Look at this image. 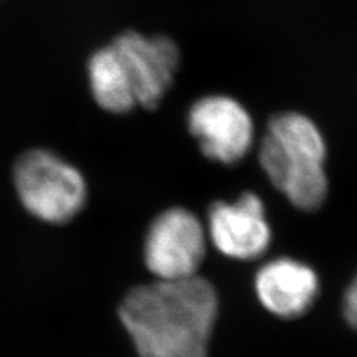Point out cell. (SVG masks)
Listing matches in <instances>:
<instances>
[{"instance_id": "obj_6", "label": "cell", "mask_w": 357, "mask_h": 357, "mask_svg": "<svg viewBox=\"0 0 357 357\" xmlns=\"http://www.w3.org/2000/svg\"><path fill=\"white\" fill-rule=\"evenodd\" d=\"M189 131L207 158L236 164L252 148L253 119L236 98L208 96L198 100L189 110Z\"/></svg>"}, {"instance_id": "obj_7", "label": "cell", "mask_w": 357, "mask_h": 357, "mask_svg": "<svg viewBox=\"0 0 357 357\" xmlns=\"http://www.w3.org/2000/svg\"><path fill=\"white\" fill-rule=\"evenodd\" d=\"M208 236L216 249L232 259L259 258L271 243L264 201L244 192L234 203H215L208 211Z\"/></svg>"}, {"instance_id": "obj_4", "label": "cell", "mask_w": 357, "mask_h": 357, "mask_svg": "<svg viewBox=\"0 0 357 357\" xmlns=\"http://www.w3.org/2000/svg\"><path fill=\"white\" fill-rule=\"evenodd\" d=\"M206 231L186 208L173 207L155 218L144 240V262L158 280L198 275L206 256Z\"/></svg>"}, {"instance_id": "obj_2", "label": "cell", "mask_w": 357, "mask_h": 357, "mask_svg": "<svg viewBox=\"0 0 357 357\" xmlns=\"http://www.w3.org/2000/svg\"><path fill=\"white\" fill-rule=\"evenodd\" d=\"M326 143L319 127L298 112L271 118L261 143L259 162L270 182L295 207L316 210L328 195Z\"/></svg>"}, {"instance_id": "obj_9", "label": "cell", "mask_w": 357, "mask_h": 357, "mask_svg": "<svg viewBox=\"0 0 357 357\" xmlns=\"http://www.w3.org/2000/svg\"><path fill=\"white\" fill-rule=\"evenodd\" d=\"M88 79L96 103L110 114H128L137 107L124 67L112 43L91 55Z\"/></svg>"}, {"instance_id": "obj_5", "label": "cell", "mask_w": 357, "mask_h": 357, "mask_svg": "<svg viewBox=\"0 0 357 357\" xmlns=\"http://www.w3.org/2000/svg\"><path fill=\"white\" fill-rule=\"evenodd\" d=\"M137 107L156 109L174 82L181 51L169 36H146L127 30L114 40Z\"/></svg>"}, {"instance_id": "obj_3", "label": "cell", "mask_w": 357, "mask_h": 357, "mask_svg": "<svg viewBox=\"0 0 357 357\" xmlns=\"http://www.w3.org/2000/svg\"><path fill=\"white\" fill-rule=\"evenodd\" d=\"M13 177L22 207L43 222L66 223L85 206L82 173L52 151L31 149L20 155Z\"/></svg>"}, {"instance_id": "obj_10", "label": "cell", "mask_w": 357, "mask_h": 357, "mask_svg": "<svg viewBox=\"0 0 357 357\" xmlns=\"http://www.w3.org/2000/svg\"><path fill=\"white\" fill-rule=\"evenodd\" d=\"M344 314H345V319L349 320L350 325L357 329V277L350 284L347 294H345Z\"/></svg>"}, {"instance_id": "obj_8", "label": "cell", "mask_w": 357, "mask_h": 357, "mask_svg": "<svg viewBox=\"0 0 357 357\" xmlns=\"http://www.w3.org/2000/svg\"><path fill=\"white\" fill-rule=\"evenodd\" d=\"M319 292V278L310 266L294 259H275L256 275V294L264 307L283 319L308 311Z\"/></svg>"}, {"instance_id": "obj_1", "label": "cell", "mask_w": 357, "mask_h": 357, "mask_svg": "<svg viewBox=\"0 0 357 357\" xmlns=\"http://www.w3.org/2000/svg\"><path fill=\"white\" fill-rule=\"evenodd\" d=\"M119 316L140 357H207L218 296L199 275L156 280L132 289Z\"/></svg>"}]
</instances>
